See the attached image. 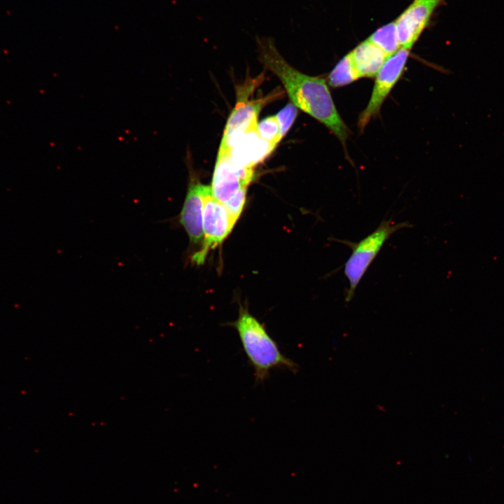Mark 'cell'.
<instances>
[{
    "mask_svg": "<svg viewBox=\"0 0 504 504\" xmlns=\"http://www.w3.org/2000/svg\"><path fill=\"white\" fill-rule=\"evenodd\" d=\"M358 79L350 54L345 55L330 73L328 81L333 88H339L351 83Z\"/></svg>",
    "mask_w": 504,
    "mask_h": 504,
    "instance_id": "obj_13",
    "label": "cell"
},
{
    "mask_svg": "<svg viewBox=\"0 0 504 504\" xmlns=\"http://www.w3.org/2000/svg\"><path fill=\"white\" fill-rule=\"evenodd\" d=\"M257 132L265 141L276 146L282 139L280 134V126L276 115L269 116L257 125Z\"/></svg>",
    "mask_w": 504,
    "mask_h": 504,
    "instance_id": "obj_14",
    "label": "cell"
},
{
    "mask_svg": "<svg viewBox=\"0 0 504 504\" xmlns=\"http://www.w3.org/2000/svg\"><path fill=\"white\" fill-rule=\"evenodd\" d=\"M208 187L191 178L180 214L179 222L195 244L203 239L204 195Z\"/></svg>",
    "mask_w": 504,
    "mask_h": 504,
    "instance_id": "obj_9",
    "label": "cell"
},
{
    "mask_svg": "<svg viewBox=\"0 0 504 504\" xmlns=\"http://www.w3.org/2000/svg\"><path fill=\"white\" fill-rule=\"evenodd\" d=\"M368 39L388 56L400 48L395 22L379 28Z\"/></svg>",
    "mask_w": 504,
    "mask_h": 504,
    "instance_id": "obj_12",
    "label": "cell"
},
{
    "mask_svg": "<svg viewBox=\"0 0 504 504\" xmlns=\"http://www.w3.org/2000/svg\"><path fill=\"white\" fill-rule=\"evenodd\" d=\"M253 175V169L236 167L231 160L230 150L219 148L211 186V194L225 205L241 189L247 188Z\"/></svg>",
    "mask_w": 504,
    "mask_h": 504,
    "instance_id": "obj_6",
    "label": "cell"
},
{
    "mask_svg": "<svg viewBox=\"0 0 504 504\" xmlns=\"http://www.w3.org/2000/svg\"><path fill=\"white\" fill-rule=\"evenodd\" d=\"M410 227L412 225L408 222L393 223L391 218L384 219L373 232L357 243L340 240L351 248V253L344 267V275L349 281L346 302L352 300L363 276L390 236L400 229Z\"/></svg>",
    "mask_w": 504,
    "mask_h": 504,
    "instance_id": "obj_3",
    "label": "cell"
},
{
    "mask_svg": "<svg viewBox=\"0 0 504 504\" xmlns=\"http://www.w3.org/2000/svg\"><path fill=\"white\" fill-rule=\"evenodd\" d=\"M236 222L225 206L213 197L209 186L204 195L202 246L192 255V262L202 264L208 252L223 241Z\"/></svg>",
    "mask_w": 504,
    "mask_h": 504,
    "instance_id": "obj_4",
    "label": "cell"
},
{
    "mask_svg": "<svg viewBox=\"0 0 504 504\" xmlns=\"http://www.w3.org/2000/svg\"><path fill=\"white\" fill-rule=\"evenodd\" d=\"M259 60L284 85L292 103L329 129L340 140L346 155L350 131L341 118L326 80L304 74L290 65L270 38L257 39Z\"/></svg>",
    "mask_w": 504,
    "mask_h": 504,
    "instance_id": "obj_1",
    "label": "cell"
},
{
    "mask_svg": "<svg viewBox=\"0 0 504 504\" xmlns=\"http://www.w3.org/2000/svg\"><path fill=\"white\" fill-rule=\"evenodd\" d=\"M277 96L274 94L266 97L246 101L240 98L226 122L223 136L241 134L257 127L258 116L264 104Z\"/></svg>",
    "mask_w": 504,
    "mask_h": 504,
    "instance_id": "obj_10",
    "label": "cell"
},
{
    "mask_svg": "<svg viewBox=\"0 0 504 504\" xmlns=\"http://www.w3.org/2000/svg\"><path fill=\"white\" fill-rule=\"evenodd\" d=\"M443 0H414L395 21L400 48L410 50Z\"/></svg>",
    "mask_w": 504,
    "mask_h": 504,
    "instance_id": "obj_7",
    "label": "cell"
},
{
    "mask_svg": "<svg viewBox=\"0 0 504 504\" xmlns=\"http://www.w3.org/2000/svg\"><path fill=\"white\" fill-rule=\"evenodd\" d=\"M275 147L262 139L255 127L234 139L229 148L231 160L236 167L253 169L262 162Z\"/></svg>",
    "mask_w": 504,
    "mask_h": 504,
    "instance_id": "obj_8",
    "label": "cell"
},
{
    "mask_svg": "<svg viewBox=\"0 0 504 504\" xmlns=\"http://www.w3.org/2000/svg\"><path fill=\"white\" fill-rule=\"evenodd\" d=\"M297 115L298 108L293 103L288 104L276 115L280 126L281 138L284 136L290 130Z\"/></svg>",
    "mask_w": 504,
    "mask_h": 504,
    "instance_id": "obj_15",
    "label": "cell"
},
{
    "mask_svg": "<svg viewBox=\"0 0 504 504\" xmlns=\"http://www.w3.org/2000/svg\"><path fill=\"white\" fill-rule=\"evenodd\" d=\"M349 54L358 78L374 77L388 57L368 38Z\"/></svg>",
    "mask_w": 504,
    "mask_h": 504,
    "instance_id": "obj_11",
    "label": "cell"
},
{
    "mask_svg": "<svg viewBox=\"0 0 504 504\" xmlns=\"http://www.w3.org/2000/svg\"><path fill=\"white\" fill-rule=\"evenodd\" d=\"M410 50L403 48L389 55L375 76L371 97L359 115L358 125L363 131L370 120L380 112L381 107L396 83L401 78Z\"/></svg>",
    "mask_w": 504,
    "mask_h": 504,
    "instance_id": "obj_5",
    "label": "cell"
},
{
    "mask_svg": "<svg viewBox=\"0 0 504 504\" xmlns=\"http://www.w3.org/2000/svg\"><path fill=\"white\" fill-rule=\"evenodd\" d=\"M237 330L248 363L254 371L256 383H262L273 369L296 373L298 366L280 350L265 326L241 308L237 319L230 324Z\"/></svg>",
    "mask_w": 504,
    "mask_h": 504,
    "instance_id": "obj_2",
    "label": "cell"
}]
</instances>
